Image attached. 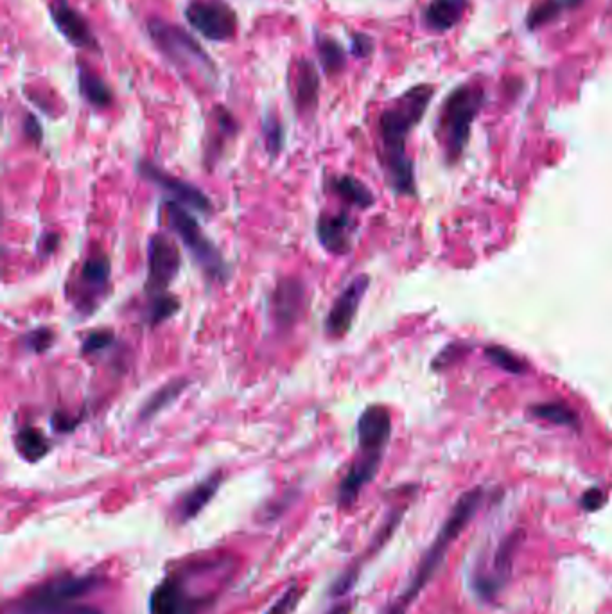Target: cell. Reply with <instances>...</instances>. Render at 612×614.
Wrapping results in <instances>:
<instances>
[{"label":"cell","instance_id":"484cf974","mask_svg":"<svg viewBox=\"0 0 612 614\" xmlns=\"http://www.w3.org/2000/svg\"><path fill=\"white\" fill-rule=\"evenodd\" d=\"M530 413L539 421L550 422L553 426L568 428V430H580L582 422L578 413L562 401H548V403L532 404Z\"/></svg>","mask_w":612,"mask_h":614},{"label":"cell","instance_id":"60d3db41","mask_svg":"<svg viewBox=\"0 0 612 614\" xmlns=\"http://www.w3.org/2000/svg\"><path fill=\"white\" fill-rule=\"evenodd\" d=\"M609 15H612V0H611V4H609Z\"/></svg>","mask_w":612,"mask_h":614},{"label":"cell","instance_id":"6da1fadb","mask_svg":"<svg viewBox=\"0 0 612 614\" xmlns=\"http://www.w3.org/2000/svg\"><path fill=\"white\" fill-rule=\"evenodd\" d=\"M435 87L419 83L395 97L377 119V158L386 184L397 196H415V166L408 155V139L419 126L435 97Z\"/></svg>","mask_w":612,"mask_h":614},{"label":"cell","instance_id":"cb8c5ba5","mask_svg":"<svg viewBox=\"0 0 612 614\" xmlns=\"http://www.w3.org/2000/svg\"><path fill=\"white\" fill-rule=\"evenodd\" d=\"M189 385H191L189 379L176 378L160 386L140 406L139 421H151L153 417H157L158 413L167 410L171 404H175L180 399V395L184 394Z\"/></svg>","mask_w":612,"mask_h":614},{"label":"cell","instance_id":"ac0fdd59","mask_svg":"<svg viewBox=\"0 0 612 614\" xmlns=\"http://www.w3.org/2000/svg\"><path fill=\"white\" fill-rule=\"evenodd\" d=\"M320 99V72L315 63L302 58L293 79V101L300 117H313Z\"/></svg>","mask_w":612,"mask_h":614},{"label":"cell","instance_id":"44dd1931","mask_svg":"<svg viewBox=\"0 0 612 614\" xmlns=\"http://www.w3.org/2000/svg\"><path fill=\"white\" fill-rule=\"evenodd\" d=\"M193 602L187 597L180 580L167 579L158 584L149 598V613L151 614H189Z\"/></svg>","mask_w":612,"mask_h":614},{"label":"cell","instance_id":"2e32d148","mask_svg":"<svg viewBox=\"0 0 612 614\" xmlns=\"http://www.w3.org/2000/svg\"><path fill=\"white\" fill-rule=\"evenodd\" d=\"M49 15L54 27L72 47L99 53L96 35L87 18L83 17L78 9L72 8L67 0H53L49 6Z\"/></svg>","mask_w":612,"mask_h":614},{"label":"cell","instance_id":"ba28073f","mask_svg":"<svg viewBox=\"0 0 612 614\" xmlns=\"http://www.w3.org/2000/svg\"><path fill=\"white\" fill-rule=\"evenodd\" d=\"M523 543V530L517 528L508 536L501 537L496 544V550L490 555V562L476 564L471 573V589L476 597L483 602H494L499 593L505 589L508 580L512 577L517 550Z\"/></svg>","mask_w":612,"mask_h":614},{"label":"cell","instance_id":"8fae6325","mask_svg":"<svg viewBox=\"0 0 612 614\" xmlns=\"http://www.w3.org/2000/svg\"><path fill=\"white\" fill-rule=\"evenodd\" d=\"M137 173L142 180L155 185L162 193L166 194L167 200L182 205L191 212H198L203 216H210L214 212V205L209 196L203 193L200 187L187 182L180 176L171 175L166 169L153 164L151 160H139Z\"/></svg>","mask_w":612,"mask_h":614},{"label":"cell","instance_id":"52a82bcc","mask_svg":"<svg viewBox=\"0 0 612 614\" xmlns=\"http://www.w3.org/2000/svg\"><path fill=\"white\" fill-rule=\"evenodd\" d=\"M146 27L151 42L178 69H198L209 74L216 72V65L207 51L184 27L158 17L149 18Z\"/></svg>","mask_w":612,"mask_h":614},{"label":"cell","instance_id":"7a4b0ae2","mask_svg":"<svg viewBox=\"0 0 612 614\" xmlns=\"http://www.w3.org/2000/svg\"><path fill=\"white\" fill-rule=\"evenodd\" d=\"M392 431V413L383 404H368L359 415L356 424L358 457L343 476L336 494L341 509L352 507L368 483L374 482L392 440Z\"/></svg>","mask_w":612,"mask_h":614},{"label":"cell","instance_id":"30bf717a","mask_svg":"<svg viewBox=\"0 0 612 614\" xmlns=\"http://www.w3.org/2000/svg\"><path fill=\"white\" fill-rule=\"evenodd\" d=\"M148 268H146V282L144 293L151 297L169 293L171 284L176 281L182 270V252L175 239L164 232L151 234L146 250Z\"/></svg>","mask_w":612,"mask_h":614},{"label":"cell","instance_id":"ffe728a7","mask_svg":"<svg viewBox=\"0 0 612 614\" xmlns=\"http://www.w3.org/2000/svg\"><path fill=\"white\" fill-rule=\"evenodd\" d=\"M221 483H223V473L218 471V473H212L210 476H207L198 485H194L193 489L185 492L182 500L178 501V505H176V518L180 519L182 523H187V521L196 518L209 505L212 498L216 496Z\"/></svg>","mask_w":612,"mask_h":614},{"label":"cell","instance_id":"d590c367","mask_svg":"<svg viewBox=\"0 0 612 614\" xmlns=\"http://www.w3.org/2000/svg\"><path fill=\"white\" fill-rule=\"evenodd\" d=\"M605 500H607V496H605V492L602 489H598V487H593V489H589V491L584 492L582 494V507L586 512H596V510L602 509L605 505Z\"/></svg>","mask_w":612,"mask_h":614},{"label":"cell","instance_id":"e575fe53","mask_svg":"<svg viewBox=\"0 0 612 614\" xmlns=\"http://www.w3.org/2000/svg\"><path fill=\"white\" fill-rule=\"evenodd\" d=\"M374 49H376L374 40L365 33H354L350 38V53L354 58H368L374 53Z\"/></svg>","mask_w":612,"mask_h":614},{"label":"cell","instance_id":"277c9868","mask_svg":"<svg viewBox=\"0 0 612 614\" xmlns=\"http://www.w3.org/2000/svg\"><path fill=\"white\" fill-rule=\"evenodd\" d=\"M485 88L480 83H464L446 97L437 119V141L447 164L464 157L471 141L474 121L485 105Z\"/></svg>","mask_w":612,"mask_h":614},{"label":"cell","instance_id":"5bb4252c","mask_svg":"<svg viewBox=\"0 0 612 614\" xmlns=\"http://www.w3.org/2000/svg\"><path fill=\"white\" fill-rule=\"evenodd\" d=\"M368 288H370V277L361 273L341 290L340 295L334 299L329 313L325 316L324 329L329 338L341 340L343 336L349 334Z\"/></svg>","mask_w":612,"mask_h":614},{"label":"cell","instance_id":"3957f363","mask_svg":"<svg viewBox=\"0 0 612 614\" xmlns=\"http://www.w3.org/2000/svg\"><path fill=\"white\" fill-rule=\"evenodd\" d=\"M485 498V491L481 487H474L471 491L464 492L456 500L453 509L449 512L444 525L438 530L437 537L429 544L428 550L422 555L417 570L413 573L408 586L403 593L395 598L390 606L386 607L383 614H406L411 604L419 598L420 593L428 586L429 580L435 577L440 564L446 559L449 548L456 539L464 532L465 527L473 521L476 512L481 507Z\"/></svg>","mask_w":612,"mask_h":614},{"label":"cell","instance_id":"83f0119b","mask_svg":"<svg viewBox=\"0 0 612 614\" xmlns=\"http://www.w3.org/2000/svg\"><path fill=\"white\" fill-rule=\"evenodd\" d=\"M180 309H182V300L178 299L173 293L151 297L148 306L144 309L142 322L148 325L149 329H155L158 325H162L167 320H171L173 316L178 315Z\"/></svg>","mask_w":612,"mask_h":614},{"label":"cell","instance_id":"ab89813d","mask_svg":"<svg viewBox=\"0 0 612 614\" xmlns=\"http://www.w3.org/2000/svg\"><path fill=\"white\" fill-rule=\"evenodd\" d=\"M566 11H575V9L582 8L586 4V0H562Z\"/></svg>","mask_w":612,"mask_h":614},{"label":"cell","instance_id":"d6a6232c","mask_svg":"<svg viewBox=\"0 0 612 614\" xmlns=\"http://www.w3.org/2000/svg\"><path fill=\"white\" fill-rule=\"evenodd\" d=\"M115 333L112 329H94L83 338L81 342V352L85 356H94V354H101V352L112 349L115 345Z\"/></svg>","mask_w":612,"mask_h":614},{"label":"cell","instance_id":"9a60e30c","mask_svg":"<svg viewBox=\"0 0 612 614\" xmlns=\"http://www.w3.org/2000/svg\"><path fill=\"white\" fill-rule=\"evenodd\" d=\"M358 234V221L349 211L322 212L316 220V239L325 252L347 255L352 252Z\"/></svg>","mask_w":612,"mask_h":614},{"label":"cell","instance_id":"7402d4cb","mask_svg":"<svg viewBox=\"0 0 612 614\" xmlns=\"http://www.w3.org/2000/svg\"><path fill=\"white\" fill-rule=\"evenodd\" d=\"M329 187L347 207H356L361 211H367L374 207L376 196L370 191L367 184H363L359 178L352 175L333 176L329 180Z\"/></svg>","mask_w":612,"mask_h":614},{"label":"cell","instance_id":"4316f807","mask_svg":"<svg viewBox=\"0 0 612 614\" xmlns=\"http://www.w3.org/2000/svg\"><path fill=\"white\" fill-rule=\"evenodd\" d=\"M315 47L320 67L327 76H336L345 69V65H347L345 49L341 47L336 38L324 35V33H316Z\"/></svg>","mask_w":612,"mask_h":614},{"label":"cell","instance_id":"74e56055","mask_svg":"<svg viewBox=\"0 0 612 614\" xmlns=\"http://www.w3.org/2000/svg\"><path fill=\"white\" fill-rule=\"evenodd\" d=\"M298 597H300V589L295 586L282 595V598L268 611V614H288L293 607L297 606Z\"/></svg>","mask_w":612,"mask_h":614},{"label":"cell","instance_id":"8992f818","mask_svg":"<svg viewBox=\"0 0 612 614\" xmlns=\"http://www.w3.org/2000/svg\"><path fill=\"white\" fill-rule=\"evenodd\" d=\"M96 577L62 575L27 591L15 604V614H99L81 600L96 589Z\"/></svg>","mask_w":612,"mask_h":614},{"label":"cell","instance_id":"f35d334b","mask_svg":"<svg viewBox=\"0 0 612 614\" xmlns=\"http://www.w3.org/2000/svg\"><path fill=\"white\" fill-rule=\"evenodd\" d=\"M58 245H60V236L58 234H54V232L44 234V236L40 237V241H38V254L42 255L45 259V257L53 255L58 250Z\"/></svg>","mask_w":612,"mask_h":614},{"label":"cell","instance_id":"4dcf8cb0","mask_svg":"<svg viewBox=\"0 0 612 614\" xmlns=\"http://www.w3.org/2000/svg\"><path fill=\"white\" fill-rule=\"evenodd\" d=\"M261 132H263L264 148L270 158L279 157L284 150V142H286V133L284 126L279 121L277 115L268 112L264 115L263 123H261Z\"/></svg>","mask_w":612,"mask_h":614},{"label":"cell","instance_id":"4fadbf2b","mask_svg":"<svg viewBox=\"0 0 612 614\" xmlns=\"http://www.w3.org/2000/svg\"><path fill=\"white\" fill-rule=\"evenodd\" d=\"M307 304L306 284L295 277L280 279L270 295V318L280 333H288L300 322Z\"/></svg>","mask_w":612,"mask_h":614},{"label":"cell","instance_id":"603a6c76","mask_svg":"<svg viewBox=\"0 0 612 614\" xmlns=\"http://www.w3.org/2000/svg\"><path fill=\"white\" fill-rule=\"evenodd\" d=\"M78 88L83 101L96 110H106L114 105L112 88L106 85L105 79L85 65H79Z\"/></svg>","mask_w":612,"mask_h":614},{"label":"cell","instance_id":"e0dca14e","mask_svg":"<svg viewBox=\"0 0 612 614\" xmlns=\"http://www.w3.org/2000/svg\"><path fill=\"white\" fill-rule=\"evenodd\" d=\"M237 133H239V123L234 114L225 106H214L210 114L209 130H207L205 151H203L205 166H214L218 162L219 157L227 148L228 141L236 139Z\"/></svg>","mask_w":612,"mask_h":614},{"label":"cell","instance_id":"d4e9b609","mask_svg":"<svg viewBox=\"0 0 612 614\" xmlns=\"http://www.w3.org/2000/svg\"><path fill=\"white\" fill-rule=\"evenodd\" d=\"M13 442H15L18 455L29 464H36V462L44 460L53 449V442L45 437L44 431L38 430L36 426H31V424L22 426L15 433Z\"/></svg>","mask_w":612,"mask_h":614},{"label":"cell","instance_id":"f546056e","mask_svg":"<svg viewBox=\"0 0 612 614\" xmlns=\"http://www.w3.org/2000/svg\"><path fill=\"white\" fill-rule=\"evenodd\" d=\"M485 358L498 369L505 370L512 376H523L528 372L526 361L521 360L516 352L508 351L507 347L501 345H487L485 347Z\"/></svg>","mask_w":612,"mask_h":614},{"label":"cell","instance_id":"836d02e7","mask_svg":"<svg viewBox=\"0 0 612 614\" xmlns=\"http://www.w3.org/2000/svg\"><path fill=\"white\" fill-rule=\"evenodd\" d=\"M81 421H83L81 415H72V413L58 410V412H54L53 417H51V426H53V430L56 431V433H60V435H69L72 431L78 430Z\"/></svg>","mask_w":612,"mask_h":614},{"label":"cell","instance_id":"d6986e66","mask_svg":"<svg viewBox=\"0 0 612 614\" xmlns=\"http://www.w3.org/2000/svg\"><path fill=\"white\" fill-rule=\"evenodd\" d=\"M469 8V0H431L422 11V20L431 31L447 33L455 29Z\"/></svg>","mask_w":612,"mask_h":614},{"label":"cell","instance_id":"f1b7e54d","mask_svg":"<svg viewBox=\"0 0 612 614\" xmlns=\"http://www.w3.org/2000/svg\"><path fill=\"white\" fill-rule=\"evenodd\" d=\"M566 13V8L562 4V0H541V2H535L534 6L528 11V17H526V27L530 31H537V29H543L551 22H555L557 18L562 17Z\"/></svg>","mask_w":612,"mask_h":614},{"label":"cell","instance_id":"8d00e7d4","mask_svg":"<svg viewBox=\"0 0 612 614\" xmlns=\"http://www.w3.org/2000/svg\"><path fill=\"white\" fill-rule=\"evenodd\" d=\"M22 130L29 141L33 142L35 146H40V142L44 139V130H42V124L36 119L33 114H26L24 117V123H22Z\"/></svg>","mask_w":612,"mask_h":614},{"label":"cell","instance_id":"7c38bea8","mask_svg":"<svg viewBox=\"0 0 612 614\" xmlns=\"http://www.w3.org/2000/svg\"><path fill=\"white\" fill-rule=\"evenodd\" d=\"M185 20L209 42L225 44L237 33L236 11L225 0H193L185 8Z\"/></svg>","mask_w":612,"mask_h":614},{"label":"cell","instance_id":"1f68e13d","mask_svg":"<svg viewBox=\"0 0 612 614\" xmlns=\"http://www.w3.org/2000/svg\"><path fill=\"white\" fill-rule=\"evenodd\" d=\"M56 343V333L51 327H35L29 333L20 336V345L31 354H44L51 351Z\"/></svg>","mask_w":612,"mask_h":614},{"label":"cell","instance_id":"9c48e42d","mask_svg":"<svg viewBox=\"0 0 612 614\" xmlns=\"http://www.w3.org/2000/svg\"><path fill=\"white\" fill-rule=\"evenodd\" d=\"M112 279V261L103 250H96L88 255L81 264L78 275L72 282V290H69L70 304L74 311L81 316H90L96 313L103 297L110 290Z\"/></svg>","mask_w":612,"mask_h":614},{"label":"cell","instance_id":"5b68a950","mask_svg":"<svg viewBox=\"0 0 612 614\" xmlns=\"http://www.w3.org/2000/svg\"><path fill=\"white\" fill-rule=\"evenodd\" d=\"M162 212L166 216L167 227L185 246V250L189 252L196 266L202 270L203 275L210 282H216L221 286L227 284L232 275L230 264L225 255L221 254L218 245L203 232L193 212L167 198L162 202Z\"/></svg>","mask_w":612,"mask_h":614}]
</instances>
